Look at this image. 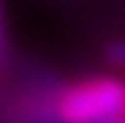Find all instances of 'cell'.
Listing matches in <instances>:
<instances>
[{
    "label": "cell",
    "mask_w": 125,
    "mask_h": 123,
    "mask_svg": "<svg viewBox=\"0 0 125 123\" xmlns=\"http://www.w3.org/2000/svg\"><path fill=\"white\" fill-rule=\"evenodd\" d=\"M57 123H98L125 115V82L117 77H84L54 90Z\"/></svg>",
    "instance_id": "cell-1"
},
{
    "label": "cell",
    "mask_w": 125,
    "mask_h": 123,
    "mask_svg": "<svg viewBox=\"0 0 125 123\" xmlns=\"http://www.w3.org/2000/svg\"><path fill=\"white\" fill-rule=\"evenodd\" d=\"M103 60L112 66L125 68V41H112V44L103 47Z\"/></svg>",
    "instance_id": "cell-2"
},
{
    "label": "cell",
    "mask_w": 125,
    "mask_h": 123,
    "mask_svg": "<svg viewBox=\"0 0 125 123\" xmlns=\"http://www.w3.org/2000/svg\"><path fill=\"white\" fill-rule=\"evenodd\" d=\"M3 44H6V27H3V8H0V52H3Z\"/></svg>",
    "instance_id": "cell-3"
},
{
    "label": "cell",
    "mask_w": 125,
    "mask_h": 123,
    "mask_svg": "<svg viewBox=\"0 0 125 123\" xmlns=\"http://www.w3.org/2000/svg\"><path fill=\"white\" fill-rule=\"evenodd\" d=\"M98 123H125V115H114V118H106V120H98Z\"/></svg>",
    "instance_id": "cell-4"
}]
</instances>
